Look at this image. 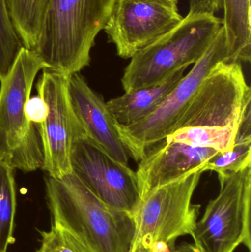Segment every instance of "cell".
Segmentation results:
<instances>
[{"mask_svg": "<svg viewBox=\"0 0 251 252\" xmlns=\"http://www.w3.org/2000/svg\"><path fill=\"white\" fill-rule=\"evenodd\" d=\"M250 104L251 87L241 63L220 62L202 81L165 142L212 148L221 153L229 151Z\"/></svg>", "mask_w": 251, "mask_h": 252, "instance_id": "1", "label": "cell"}, {"mask_svg": "<svg viewBox=\"0 0 251 252\" xmlns=\"http://www.w3.org/2000/svg\"><path fill=\"white\" fill-rule=\"evenodd\" d=\"M53 225L81 240L93 252H129L135 233L132 215L95 196L72 172L45 179Z\"/></svg>", "mask_w": 251, "mask_h": 252, "instance_id": "2", "label": "cell"}, {"mask_svg": "<svg viewBox=\"0 0 251 252\" xmlns=\"http://www.w3.org/2000/svg\"><path fill=\"white\" fill-rule=\"evenodd\" d=\"M115 0H48L33 51L45 69L70 76L89 65Z\"/></svg>", "mask_w": 251, "mask_h": 252, "instance_id": "3", "label": "cell"}, {"mask_svg": "<svg viewBox=\"0 0 251 252\" xmlns=\"http://www.w3.org/2000/svg\"><path fill=\"white\" fill-rule=\"evenodd\" d=\"M45 66L32 50L23 47L0 87V161L22 171L42 168V139L36 124L25 116V106L37 74Z\"/></svg>", "mask_w": 251, "mask_h": 252, "instance_id": "4", "label": "cell"}, {"mask_svg": "<svg viewBox=\"0 0 251 252\" xmlns=\"http://www.w3.org/2000/svg\"><path fill=\"white\" fill-rule=\"evenodd\" d=\"M222 26L223 19L215 15L188 13L174 29L133 56L122 78L124 90L161 84L195 64Z\"/></svg>", "mask_w": 251, "mask_h": 252, "instance_id": "5", "label": "cell"}, {"mask_svg": "<svg viewBox=\"0 0 251 252\" xmlns=\"http://www.w3.org/2000/svg\"><path fill=\"white\" fill-rule=\"evenodd\" d=\"M202 173L198 169L159 187L140 202L129 252H151L156 243L175 245L178 238L193 236L200 205L192 200Z\"/></svg>", "mask_w": 251, "mask_h": 252, "instance_id": "6", "label": "cell"}, {"mask_svg": "<svg viewBox=\"0 0 251 252\" xmlns=\"http://www.w3.org/2000/svg\"><path fill=\"white\" fill-rule=\"evenodd\" d=\"M221 62L230 63L229 50L223 26L204 54L193 64V69L183 76L153 113L134 125L119 124L121 138L130 157L140 161L149 151L165 140L173 131L202 81Z\"/></svg>", "mask_w": 251, "mask_h": 252, "instance_id": "7", "label": "cell"}, {"mask_svg": "<svg viewBox=\"0 0 251 252\" xmlns=\"http://www.w3.org/2000/svg\"><path fill=\"white\" fill-rule=\"evenodd\" d=\"M221 189L211 200L193 235L202 252H251V166L219 176Z\"/></svg>", "mask_w": 251, "mask_h": 252, "instance_id": "8", "label": "cell"}, {"mask_svg": "<svg viewBox=\"0 0 251 252\" xmlns=\"http://www.w3.org/2000/svg\"><path fill=\"white\" fill-rule=\"evenodd\" d=\"M72 172L100 201L134 216L140 202L137 173L103 151L86 133L72 148Z\"/></svg>", "mask_w": 251, "mask_h": 252, "instance_id": "9", "label": "cell"}, {"mask_svg": "<svg viewBox=\"0 0 251 252\" xmlns=\"http://www.w3.org/2000/svg\"><path fill=\"white\" fill-rule=\"evenodd\" d=\"M68 79L67 75L44 69L36 85L38 95L48 107L47 119L36 124L44 148L41 169L53 178L72 173V146L78 138L85 134L69 100Z\"/></svg>", "mask_w": 251, "mask_h": 252, "instance_id": "10", "label": "cell"}, {"mask_svg": "<svg viewBox=\"0 0 251 252\" xmlns=\"http://www.w3.org/2000/svg\"><path fill=\"white\" fill-rule=\"evenodd\" d=\"M178 0H115L104 31L122 59H131L184 19Z\"/></svg>", "mask_w": 251, "mask_h": 252, "instance_id": "11", "label": "cell"}, {"mask_svg": "<svg viewBox=\"0 0 251 252\" xmlns=\"http://www.w3.org/2000/svg\"><path fill=\"white\" fill-rule=\"evenodd\" d=\"M68 93L74 112L87 136L112 158L128 165L129 154L106 103L78 73L69 76Z\"/></svg>", "mask_w": 251, "mask_h": 252, "instance_id": "12", "label": "cell"}, {"mask_svg": "<svg viewBox=\"0 0 251 252\" xmlns=\"http://www.w3.org/2000/svg\"><path fill=\"white\" fill-rule=\"evenodd\" d=\"M216 150L175 142H165L147 153L137 173L141 201L159 187L181 179L203 165L218 154Z\"/></svg>", "mask_w": 251, "mask_h": 252, "instance_id": "13", "label": "cell"}, {"mask_svg": "<svg viewBox=\"0 0 251 252\" xmlns=\"http://www.w3.org/2000/svg\"><path fill=\"white\" fill-rule=\"evenodd\" d=\"M184 69L177 71L164 82L139 90L125 92L123 95L106 103L119 125H134L153 113L184 76Z\"/></svg>", "mask_w": 251, "mask_h": 252, "instance_id": "14", "label": "cell"}, {"mask_svg": "<svg viewBox=\"0 0 251 252\" xmlns=\"http://www.w3.org/2000/svg\"><path fill=\"white\" fill-rule=\"evenodd\" d=\"M230 63L251 62V0H222Z\"/></svg>", "mask_w": 251, "mask_h": 252, "instance_id": "15", "label": "cell"}, {"mask_svg": "<svg viewBox=\"0 0 251 252\" xmlns=\"http://www.w3.org/2000/svg\"><path fill=\"white\" fill-rule=\"evenodd\" d=\"M251 106L246 108L240 122L234 146L219 152L203 165L202 172L212 170L219 176L237 173L251 166Z\"/></svg>", "mask_w": 251, "mask_h": 252, "instance_id": "16", "label": "cell"}, {"mask_svg": "<svg viewBox=\"0 0 251 252\" xmlns=\"http://www.w3.org/2000/svg\"><path fill=\"white\" fill-rule=\"evenodd\" d=\"M16 33L24 47L33 50L48 0H7Z\"/></svg>", "mask_w": 251, "mask_h": 252, "instance_id": "17", "label": "cell"}, {"mask_svg": "<svg viewBox=\"0 0 251 252\" xmlns=\"http://www.w3.org/2000/svg\"><path fill=\"white\" fill-rule=\"evenodd\" d=\"M14 170L0 161V252H7L13 237L16 196Z\"/></svg>", "mask_w": 251, "mask_h": 252, "instance_id": "18", "label": "cell"}, {"mask_svg": "<svg viewBox=\"0 0 251 252\" xmlns=\"http://www.w3.org/2000/svg\"><path fill=\"white\" fill-rule=\"evenodd\" d=\"M23 47L13 27L7 0H0V82L13 67Z\"/></svg>", "mask_w": 251, "mask_h": 252, "instance_id": "19", "label": "cell"}, {"mask_svg": "<svg viewBox=\"0 0 251 252\" xmlns=\"http://www.w3.org/2000/svg\"><path fill=\"white\" fill-rule=\"evenodd\" d=\"M40 248L36 252H93L81 240L60 226H52L41 233Z\"/></svg>", "mask_w": 251, "mask_h": 252, "instance_id": "20", "label": "cell"}, {"mask_svg": "<svg viewBox=\"0 0 251 252\" xmlns=\"http://www.w3.org/2000/svg\"><path fill=\"white\" fill-rule=\"evenodd\" d=\"M48 115V107L40 95L30 97L25 106V116L31 124H41L45 121Z\"/></svg>", "mask_w": 251, "mask_h": 252, "instance_id": "21", "label": "cell"}, {"mask_svg": "<svg viewBox=\"0 0 251 252\" xmlns=\"http://www.w3.org/2000/svg\"><path fill=\"white\" fill-rule=\"evenodd\" d=\"M222 7V0H190L189 13L215 15Z\"/></svg>", "mask_w": 251, "mask_h": 252, "instance_id": "22", "label": "cell"}, {"mask_svg": "<svg viewBox=\"0 0 251 252\" xmlns=\"http://www.w3.org/2000/svg\"><path fill=\"white\" fill-rule=\"evenodd\" d=\"M173 252H202L201 250L193 243L183 242L175 247Z\"/></svg>", "mask_w": 251, "mask_h": 252, "instance_id": "23", "label": "cell"}, {"mask_svg": "<svg viewBox=\"0 0 251 252\" xmlns=\"http://www.w3.org/2000/svg\"><path fill=\"white\" fill-rule=\"evenodd\" d=\"M175 245H169L166 243H156L152 247L151 252H173Z\"/></svg>", "mask_w": 251, "mask_h": 252, "instance_id": "24", "label": "cell"}]
</instances>
